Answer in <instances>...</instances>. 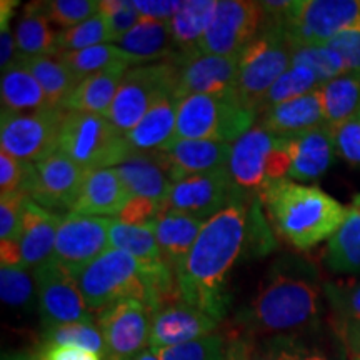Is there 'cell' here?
I'll list each match as a JSON object with an SVG mask.
<instances>
[{
    "instance_id": "cell-35",
    "label": "cell",
    "mask_w": 360,
    "mask_h": 360,
    "mask_svg": "<svg viewBox=\"0 0 360 360\" xmlns=\"http://www.w3.org/2000/svg\"><path fill=\"white\" fill-rule=\"evenodd\" d=\"M22 62L37 79L45 94V98H47L49 107H52V109H62L65 98L80 84V80L72 74L69 67L58 57H32L24 58Z\"/></svg>"
},
{
    "instance_id": "cell-55",
    "label": "cell",
    "mask_w": 360,
    "mask_h": 360,
    "mask_svg": "<svg viewBox=\"0 0 360 360\" xmlns=\"http://www.w3.org/2000/svg\"><path fill=\"white\" fill-rule=\"evenodd\" d=\"M335 328L347 354L354 359L360 357V322H340L335 323Z\"/></svg>"
},
{
    "instance_id": "cell-39",
    "label": "cell",
    "mask_w": 360,
    "mask_h": 360,
    "mask_svg": "<svg viewBox=\"0 0 360 360\" xmlns=\"http://www.w3.org/2000/svg\"><path fill=\"white\" fill-rule=\"evenodd\" d=\"M0 297L13 310H32L37 302L35 277L24 267H0Z\"/></svg>"
},
{
    "instance_id": "cell-16",
    "label": "cell",
    "mask_w": 360,
    "mask_h": 360,
    "mask_svg": "<svg viewBox=\"0 0 360 360\" xmlns=\"http://www.w3.org/2000/svg\"><path fill=\"white\" fill-rule=\"evenodd\" d=\"M278 137L255 124L249 132L232 143L229 172L240 192L257 193V197L269 187L267 162Z\"/></svg>"
},
{
    "instance_id": "cell-14",
    "label": "cell",
    "mask_w": 360,
    "mask_h": 360,
    "mask_svg": "<svg viewBox=\"0 0 360 360\" xmlns=\"http://www.w3.org/2000/svg\"><path fill=\"white\" fill-rule=\"evenodd\" d=\"M89 170L62 154L29 164L25 182V195L47 210L72 209L77 200Z\"/></svg>"
},
{
    "instance_id": "cell-31",
    "label": "cell",
    "mask_w": 360,
    "mask_h": 360,
    "mask_svg": "<svg viewBox=\"0 0 360 360\" xmlns=\"http://www.w3.org/2000/svg\"><path fill=\"white\" fill-rule=\"evenodd\" d=\"M319 90L323 120L330 129L339 127L360 114V74L347 72L322 84Z\"/></svg>"
},
{
    "instance_id": "cell-51",
    "label": "cell",
    "mask_w": 360,
    "mask_h": 360,
    "mask_svg": "<svg viewBox=\"0 0 360 360\" xmlns=\"http://www.w3.org/2000/svg\"><path fill=\"white\" fill-rule=\"evenodd\" d=\"M326 45L339 53L347 67V72L360 74V29L342 32Z\"/></svg>"
},
{
    "instance_id": "cell-30",
    "label": "cell",
    "mask_w": 360,
    "mask_h": 360,
    "mask_svg": "<svg viewBox=\"0 0 360 360\" xmlns=\"http://www.w3.org/2000/svg\"><path fill=\"white\" fill-rule=\"evenodd\" d=\"M323 262L334 274H360V205L350 207L345 222L328 238L323 250Z\"/></svg>"
},
{
    "instance_id": "cell-56",
    "label": "cell",
    "mask_w": 360,
    "mask_h": 360,
    "mask_svg": "<svg viewBox=\"0 0 360 360\" xmlns=\"http://www.w3.org/2000/svg\"><path fill=\"white\" fill-rule=\"evenodd\" d=\"M0 69L6 72L20 60L19 51H17L15 35L11 29H6L0 32Z\"/></svg>"
},
{
    "instance_id": "cell-8",
    "label": "cell",
    "mask_w": 360,
    "mask_h": 360,
    "mask_svg": "<svg viewBox=\"0 0 360 360\" xmlns=\"http://www.w3.org/2000/svg\"><path fill=\"white\" fill-rule=\"evenodd\" d=\"M282 27L292 45H326L360 29V0H295Z\"/></svg>"
},
{
    "instance_id": "cell-45",
    "label": "cell",
    "mask_w": 360,
    "mask_h": 360,
    "mask_svg": "<svg viewBox=\"0 0 360 360\" xmlns=\"http://www.w3.org/2000/svg\"><path fill=\"white\" fill-rule=\"evenodd\" d=\"M98 12L109 27L110 44L120 42L142 19L141 12L130 0H101Z\"/></svg>"
},
{
    "instance_id": "cell-18",
    "label": "cell",
    "mask_w": 360,
    "mask_h": 360,
    "mask_svg": "<svg viewBox=\"0 0 360 360\" xmlns=\"http://www.w3.org/2000/svg\"><path fill=\"white\" fill-rule=\"evenodd\" d=\"M219 322L182 300L165 305L152 317L148 347L160 350L204 339L217 332Z\"/></svg>"
},
{
    "instance_id": "cell-28",
    "label": "cell",
    "mask_w": 360,
    "mask_h": 360,
    "mask_svg": "<svg viewBox=\"0 0 360 360\" xmlns=\"http://www.w3.org/2000/svg\"><path fill=\"white\" fill-rule=\"evenodd\" d=\"M129 69V65H115L89 75L72 90L62 109L65 112H80V114H96L103 117L110 109L120 82Z\"/></svg>"
},
{
    "instance_id": "cell-43",
    "label": "cell",
    "mask_w": 360,
    "mask_h": 360,
    "mask_svg": "<svg viewBox=\"0 0 360 360\" xmlns=\"http://www.w3.org/2000/svg\"><path fill=\"white\" fill-rule=\"evenodd\" d=\"M323 294L330 305L334 323L360 322V281L326 282Z\"/></svg>"
},
{
    "instance_id": "cell-54",
    "label": "cell",
    "mask_w": 360,
    "mask_h": 360,
    "mask_svg": "<svg viewBox=\"0 0 360 360\" xmlns=\"http://www.w3.org/2000/svg\"><path fill=\"white\" fill-rule=\"evenodd\" d=\"M225 335H227V360H250L252 345L255 339H250L232 328Z\"/></svg>"
},
{
    "instance_id": "cell-44",
    "label": "cell",
    "mask_w": 360,
    "mask_h": 360,
    "mask_svg": "<svg viewBox=\"0 0 360 360\" xmlns=\"http://www.w3.org/2000/svg\"><path fill=\"white\" fill-rule=\"evenodd\" d=\"M160 360H227V335L215 332L204 339L157 350Z\"/></svg>"
},
{
    "instance_id": "cell-7",
    "label": "cell",
    "mask_w": 360,
    "mask_h": 360,
    "mask_svg": "<svg viewBox=\"0 0 360 360\" xmlns=\"http://www.w3.org/2000/svg\"><path fill=\"white\" fill-rule=\"evenodd\" d=\"M179 74L180 67L170 60L130 67L103 117L124 135L129 134L157 101L175 92Z\"/></svg>"
},
{
    "instance_id": "cell-41",
    "label": "cell",
    "mask_w": 360,
    "mask_h": 360,
    "mask_svg": "<svg viewBox=\"0 0 360 360\" xmlns=\"http://www.w3.org/2000/svg\"><path fill=\"white\" fill-rule=\"evenodd\" d=\"M321 87V82L315 77L312 70L305 67H290L276 84L269 90L267 96L262 98L259 107V115L270 107L278 105V103L289 102L292 98H297L312 90Z\"/></svg>"
},
{
    "instance_id": "cell-57",
    "label": "cell",
    "mask_w": 360,
    "mask_h": 360,
    "mask_svg": "<svg viewBox=\"0 0 360 360\" xmlns=\"http://www.w3.org/2000/svg\"><path fill=\"white\" fill-rule=\"evenodd\" d=\"M0 260H2V262H0L2 267H24L19 240L0 242Z\"/></svg>"
},
{
    "instance_id": "cell-21",
    "label": "cell",
    "mask_w": 360,
    "mask_h": 360,
    "mask_svg": "<svg viewBox=\"0 0 360 360\" xmlns=\"http://www.w3.org/2000/svg\"><path fill=\"white\" fill-rule=\"evenodd\" d=\"M160 150L167 157L175 184L179 180L191 177V175L227 169L229 160H231L232 143L172 139Z\"/></svg>"
},
{
    "instance_id": "cell-46",
    "label": "cell",
    "mask_w": 360,
    "mask_h": 360,
    "mask_svg": "<svg viewBox=\"0 0 360 360\" xmlns=\"http://www.w3.org/2000/svg\"><path fill=\"white\" fill-rule=\"evenodd\" d=\"M264 344L277 360H332L322 350L300 340V335L272 337L265 339Z\"/></svg>"
},
{
    "instance_id": "cell-58",
    "label": "cell",
    "mask_w": 360,
    "mask_h": 360,
    "mask_svg": "<svg viewBox=\"0 0 360 360\" xmlns=\"http://www.w3.org/2000/svg\"><path fill=\"white\" fill-rule=\"evenodd\" d=\"M17 7H19L17 0H2V4H0V29H8V22L12 20V15Z\"/></svg>"
},
{
    "instance_id": "cell-13",
    "label": "cell",
    "mask_w": 360,
    "mask_h": 360,
    "mask_svg": "<svg viewBox=\"0 0 360 360\" xmlns=\"http://www.w3.org/2000/svg\"><path fill=\"white\" fill-rule=\"evenodd\" d=\"M109 220L77 212L65 214L57 231L53 262L72 277H77L89 264L110 249Z\"/></svg>"
},
{
    "instance_id": "cell-20",
    "label": "cell",
    "mask_w": 360,
    "mask_h": 360,
    "mask_svg": "<svg viewBox=\"0 0 360 360\" xmlns=\"http://www.w3.org/2000/svg\"><path fill=\"white\" fill-rule=\"evenodd\" d=\"M115 170L132 197H147L165 204L174 186L172 170L162 150L135 152Z\"/></svg>"
},
{
    "instance_id": "cell-34",
    "label": "cell",
    "mask_w": 360,
    "mask_h": 360,
    "mask_svg": "<svg viewBox=\"0 0 360 360\" xmlns=\"http://www.w3.org/2000/svg\"><path fill=\"white\" fill-rule=\"evenodd\" d=\"M109 245L110 249L127 252L137 260L146 264L164 262L162 252L155 237L154 224L132 225L119 219L109 220Z\"/></svg>"
},
{
    "instance_id": "cell-26",
    "label": "cell",
    "mask_w": 360,
    "mask_h": 360,
    "mask_svg": "<svg viewBox=\"0 0 360 360\" xmlns=\"http://www.w3.org/2000/svg\"><path fill=\"white\" fill-rule=\"evenodd\" d=\"M204 225V220L182 212H174V210H165L154 222L162 259L172 269L174 274L186 262Z\"/></svg>"
},
{
    "instance_id": "cell-1",
    "label": "cell",
    "mask_w": 360,
    "mask_h": 360,
    "mask_svg": "<svg viewBox=\"0 0 360 360\" xmlns=\"http://www.w3.org/2000/svg\"><path fill=\"white\" fill-rule=\"evenodd\" d=\"M323 283L312 260L282 255L265 272L255 295L237 310L232 330L255 340L314 330L322 317Z\"/></svg>"
},
{
    "instance_id": "cell-59",
    "label": "cell",
    "mask_w": 360,
    "mask_h": 360,
    "mask_svg": "<svg viewBox=\"0 0 360 360\" xmlns=\"http://www.w3.org/2000/svg\"><path fill=\"white\" fill-rule=\"evenodd\" d=\"M250 360H277L274 357V354L265 347L264 342L255 340L254 345H252V352H250Z\"/></svg>"
},
{
    "instance_id": "cell-62",
    "label": "cell",
    "mask_w": 360,
    "mask_h": 360,
    "mask_svg": "<svg viewBox=\"0 0 360 360\" xmlns=\"http://www.w3.org/2000/svg\"><path fill=\"white\" fill-rule=\"evenodd\" d=\"M354 205H360V193H359V195H355V199H354Z\"/></svg>"
},
{
    "instance_id": "cell-42",
    "label": "cell",
    "mask_w": 360,
    "mask_h": 360,
    "mask_svg": "<svg viewBox=\"0 0 360 360\" xmlns=\"http://www.w3.org/2000/svg\"><path fill=\"white\" fill-rule=\"evenodd\" d=\"M30 6L51 24L64 27V30L82 24L101 11V2L97 0H44L30 2Z\"/></svg>"
},
{
    "instance_id": "cell-22",
    "label": "cell",
    "mask_w": 360,
    "mask_h": 360,
    "mask_svg": "<svg viewBox=\"0 0 360 360\" xmlns=\"http://www.w3.org/2000/svg\"><path fill=\"white\" fill-rule=\"evenodd\" d=\"M64 215L44 209L27 199L19 236V245L25 269H37L52 259L56 250L57 231Z\"/></svg>"
},
{
    "instance_id": "cell-3",
    "label": "cell",
    "mask_w": 360,
    "mask_h": 360,
    "mask_svg": "<svg viewBox=\"0 0 360 360\" xmlns=\"http://www.w3.org/2000/svg\"><path fill=\"white\" fill-rule=\"evenodd\" d=\"M259 197L274 231L297 252L328 240L350 210L322 188L290 179L272 182Z\"/></svg>"
},
{
    "instance_id": "cell-11",
    "label": "cell",
    "mask_w": 360,
    "mask_h": 360,
    "mask_svg": "<svg viewBox=\"0 0 360 360\" xmlns=\"http://www.w3.org/2000/svg\"><path fill=\"white\" fill-rule=\"evenodd\" d=\"M34 277L37 283V312L42 330L65 323L96 322L75 277L52 259L34 269Z\"/></svg>"
},
{
    "instance_id": "cell-49",
    "label": "cell",
    "mask_w": 360,
    "mask_h": 360,
    "mask_svg": "<svg viewBox=\"0 0 360 360\" xmlns=\"http://www.w3.org/2000/svg\"><path fill=\"white\" fill-rule=\"evenodd\" d=\"M332 132L337 154L350 165H360V114L334 127Z\"/></svg>"
},
{
    "instance_id": "cell-6",
    "label": "cell",
    "mask_w": 360,
    "mask_h": 360,
    "mask_svg": "<svg viewBox=\"0 0 360 360\" xmlns=\"http://www.w3.org/2000/svg\"><path fill=\"white\" fill-rule=\"evenodd\" d=\"M294 45L285 29L267 22L264 30L238 56L236 94L250 109L257 110L272 85L292 67Z\"/></svg>"
},
{
    "instance_id": "cell-61",
    "label": "cell",
    "mask_w": 360,
    "mask_h": 360,
    "mask_svg": "<svg viewBox=\"0 0 360 360\" xmlns=\"http://www.w3.org/2000/svg\"><path fill=\"white\" fill-rule=\"evenodd\" d=\"M134 360H160V359H159V352H157L155 349L148 347V349L143 350V352L139 354Z\"/></svg>"
},
{
    "instance_id": "cell-38",
    "label": "cell",
    "mask_w": 360,
    "mask_h": 360,
    "mask_svg": "<svg viewBox=\"0 0 360 360\" xmlns=\"http://www.w3.org/2000/svg\"><path fill=\"white\" fill-rule=\"evenodd\" d=\"M292 67H305L312 70L321 85L347 74V67L342 57L327 45H294Z\"/></svg>"
},
{
    "instance_id": "cell-48",
    "label": "cell",
    "mask_w": 360,
    "mask_h": 360,
    "mask_svg": "<svg viewBox=\"0 0 360 360\" xmlns=\"http://www.w3.org/2000/svg\"><path fill=\"white\" fill-rule=\"evenodd\" d=\"M29 162H22L7 152L0 150V197L25 193Z\"/></svg>"
},
{
    "instance_id": "cell-25",
    "label": "cell",
    "mask_w": 360,
    "mask_h": 360,
    "mask_svg": "<svg viewBox=\"0 0 360 360\" xmlns=\"http://www.w3.org/2000/svg\"><path fill=\"white\" fill-rule=\"evenodd\" d=\"M217 7V0H187L170 20L174 37V58L179 67L199 57V45Z\"/></svg>"
},
{
    "instance_id": "cell-36",
    "label": "cell",
    "mask_w": 360,
    "mask_h": 360,
    "mask_svg": "<svg viewBox=\"0 0 360 360\" xmlns=\"http://www.w3.org/2000/svg\"><path fill=\"white\" fill-rule=\"evenodd\" d=\"M56 57L60 58V60L69 67L72 74H74L80 82H82L84 79H87L89 75L107 70L110 69V67L137 65L135 58L132 56H129L127 52H124L122 49L115 44L96 45V47H89L77 52L60 53V56Z\"/></svg>"
},
{
    "instance_id": "cell-9",
    "label": "cell",
    "mask_w": 360,
    "mask_h": 360,
    "mask_svg": "<svg viewBox=\"0 0 360 360\" xmlns=\"http://www.w3.org/2000/svg\"><path fill=\"white\" fill-rule=\"evenodd\" d=\"M64 109H47L32 112L2 110L0 115V147L22 162L47 159L58 152Z\"/></svg>"
},
{
    "instance_id": "cell-37",
    "label": "cell",
    "mask_w": 360,
    "mask_h": 360,
    "mask_svg": "<svg viewBox=\"0 0 360 360\" xmlns=\"http://www.w3.org/2000/svg\"><path fill=\"white\" fill-rule=\"evenodd\" d=\"M42 345H72L96 352L103 360H109V349L96 322L65 323L45 328L42 330Z\"/></svg>"
},
{
    "instance_id": "cell-29",
    "label": "cell",
    "mask_w": 360,
    "mask_h": 360,
    "mask_svg": "<svg viewBox=\"0 0 360 360\" xmlns=\"http://www.w3.org/2000/svg\"><path fill=\"white\" fill-rule=\"evenodd\" d=\"M115 45L132 56L137 65L155 64V62L174 58V37L170 22L142 17L141 22Z\"/></svg>"
},
{
    "instance_id": "cell-33",
    "label": "cell",
    "mask_w": 360,
    "mask_h": 360,
    "mask_svg": "<svg viewBox=\"0 0 360 360\" xmlns=\"http://www.w3.org/2000/svg\"><path fill=\"white\" fill-rule=\"evenodd\" d=\"M57 34L51 22L40 15L30 4H27L13 30L20 60L56 56Z\"/></svg>"
},
{
    "instance_id": "cell-23",
    "label": "cell",
    "mask_w": 360,
    "mask_h": 360,
    "mask_svg": "<svg viewBox=\"0 0 360 360\" xmlns=\"http://www.w3.org/2000/svg\"><path fill=\"white\" fill-rule=\"evenodd\" d=\"M132 199L115 169L90 170L70 212L96 217L119 215Z\"/></svg>"
},
{
    "instance_id": "cell-50",
    "label": "cell",
    "mask_w": 360,
    "mask_h": 360,
    "mask_svg": "<svg viewBox=\"0 0 360 360\" xmlns=\"http://www.w3.org/2000/svg\"><path fill=\"white\" fill-rule=\"evenodd\" d=\"M165 212L164 202L147 199V197H132L117 219L125 224L147 225L154 224Z\"/></svg>"
},
{
    "instance_id": "cell-2",
    "label": "cell",
    "mask_w": 360,
    "mask_h": 360,
    "mask_svg": "<svg viewBox=\"0 0 360 360\" xmlns=\"http://www.w3.org/2000/svg\"><path fill=\"white\" fill-rule=\"evenodd\" d=\"M247 209L240 199L207 220L186 262L174 274L179 299L217 322L231 307L229 276L244 250Z\"/></svg>"
},
{
    "instance_id": "cell-32",
    "label": "cell",
    "mask_w": 360,
    "mask_h": 360,
    "mask_svg": "<svg viewBox=\"0 0 360 360\" xmlns=\"http://www.w3.org/2000/svg\"><path fill=\"white\" fill-rule=\"evenodd\" d=\"M0 98H2V110L32 112L49 107L42 87L22 60L2 72Z\"/></svg>"
},
{
    "instance_id": "cell-12",
    "label": "cell",
    "mask_w": 360,
    "mask_h": 360,
    "mask_svg": "<svg viewBox=\"0 0 360 360\" xmlns=\"http://www.w3.org/2000/svg\"><path fill=\"white\" fill-rule=\"evenodd\" d=\"M240 199L244 197L227 167L175 182L165 200V210L192 215L207 222Z\"/></svg>"
},
{
    "instance_id": "cell-17",
    "label": "cell",
    "mask_w": 360,
    "mask_h": 360,
    "mask_svg": "<svg viewBox=\"0 0 360 360\" xmlns=\"http://www.w3.org/2000/svg\"><path fill=\"white\" fill-rule=\"evenodd\" d=\"M281 146L290 159L287 179L312 182L321 179L335 160L334 132L328 125L307 130V132L281 137Z\"/></svg>"
},
{
    "instance_id": "cell-15",
    "label": "cell",
    "mask_w": 360,
    "mask_h": 360,
    "mask_svg": "<svg viewBox=\"0 0 360 360\" xmlns=\"http://www.w3.org/2000/svg\"><path fill=\"white\" fill-rule=\"evenodd\" d=\"M152 310L141 300H120L97 314L109 360H134L148 349L152 330Z\"/></svg>"
},
{
    "instance_id": "cell-19",
    "label": "cell",
    "mask_w": 360,
    "mask_h": 360,
    "mask_svg": "<svg viewBox=\"0 0 360 360\" xmlns=\"http://www.w3.org/2000/svg\"><path fill=\"white\" fill-rule=\"evenodd\" d=\"M238 57L199 56L180 65L174 96L180 102L192 96H217L236 92Z\"/></svg>"
},
{
    "instance_id": "cell-60",
    "label": "cell",
    "mask_w": 360,
    "mask_h": 360,
    "mask_svg": "<svg viewBox=\"0 0 360 360\" xmlns=\"http://www.w3.org/2000/svg\"><path fill=\"white\" fill-rule=\"evenodd\" d=\"M2 360H40V357L35 350H15V352L4 354Z\"/></svg>"
},
{
    "instance_id": "cell-47",
    "label": "cell",
    "mask_w": 360,
    "mask_h": 360,
    "mask_svg": "<svg viewBox=\"0 0 360 360\" xmlns=\"http://www.w3.org/2000/svg\"><path fill=\"white\" fill-rule=\"evenodd\" d=\"M27 199L29 195L25 193L0 197V238L2 240H19Z\"/></svg>"
},
{
    "instance_id": "cell-24",
    "label": "cell",
    "mask_w": 360,
    "mask_h": 360,
    "mask_svg": "<svg viewBox=\"0 0 360 360\" xmlns=\"http://www.w3.org/2000/svg\"><path fill=\"white\" fill-rule=\"evenodd\" d=\"M259 125L277 137H289L327 125L319 90L270 107L259 115Z\"/></svg>"
},
{
    "instance_id": "cell-5",
    "label": "cell",
    "mask_w": 360,
    "mask_h": 360,
    "mask_svg": "<svg viewBox=\"0 0 360 360\" xmlns=\"http://www.w3.org/2000/svg\"><path fill=\"white\" fill-rule=\"evenodd\" d=\"M58 152L85 170L115 169L135 152L125 135L96 114L67 112L58 137Z\"/></svg>"
},
{
    "instance_id": "cell-4",
    "label": "cell",
    "mask_w": 360,
    "mask_h": 360,
    "mask_svg": "<svg viewBox=\"0 0 360 360\" xmlns=\"http://www.w3.org/2000/svg\"><path fill=\"white\" fill-rule=\"evenodd\" d=\"M259 120V112L247 107L236 92L192 96L179 103L174 139L233 143Z\"/></svg>"
},
{
    "instance_id": "cell-27",
    "label": "cell",
    "mask_w": 360,
    "mask_h": 360,
    "mask_svg": "<svg viewBox=\"0 0 360 360\" xmlns=\"http://www.w3.org/2000/svg\"><path fill=\"white\" fill-rule=\"evenodd\" d=\"M180 101L167 94L157 101L135 127L125 134L134 152H154L164 148L175 137Z\"/></svg>"
},
{
    "instance_id": "cell-53",
    "label": "cell",
    "mask_w": 360,
    "mask_h": 360,
    "mask_svg": "<svg viewBox=\"0 0 360 360\" xmlns=\"http://www.w3.org/2000/svg\"><path fill=\"white\" fill-rule=\"evenodd\" d=\"M37 352L40 360H103L96 352L72 345H40Z\"/></svg>"
},
{
    "instance_id": "cell-10",
    "label": "cell",
    "mask_w": 360,
    "mask_h": 360,
    "mask_svg": "<svg viewBox=\"0 0 360 360\" xmlns=\"http://www.w3.org/2000/svg\"><path fill=\"white\" fill-rule=\"evenodd\" d=\"M267 19L260 2L220 0L200 40V56L238 57L262 32Z\"/></svg>"
},
{
    "instance_id": "cell-63",
    "label": "cell",
    "mask_w": 360,
    "mask_h": 360,
    "mask_svg": "<svg viewBox=\"0 0 360 360\" xmlns=\"http://www.w3.org/2000/svg\"><path fill=\"white\" fill-rule=\"evenodd\" d=\"M352 360H360V357H357V359H352Z\"/></svg>"
},
{
    "instance_id": "cell-52",
    "label": "cell",
    "mask_w": 360,
    "mask_h": 360,
    "mask_svg": "<svg viewBox=\"0 0 360 360\" xmlns=\"http://www.w3.org/2000/svg\"><path fill=\"white\" fill-rule=\"evenodd\" d=\"M142 17L160 22H170L184 2L179 0H134Z\"/></svg>"
},
{
    "instance_id": "cell-40",
    "label": "cell",
    "mask_w": 360,
    "mask_h": 360,
    "mask_svg": "<svg viewBox=\"0 0 360 360\" xmlns=\"http://www.w3.org/2000/svg\"><path fill=\"white\" fill-rule=\"evenodd\" d=\"M102 44H110V34L105 19L98 12L97 15L90 17L89 20L82 22V24L72 27V29L60 30L57 34L56 56L84 51V49L96 47V45Z\"/></svg>"
}]
</instances>
